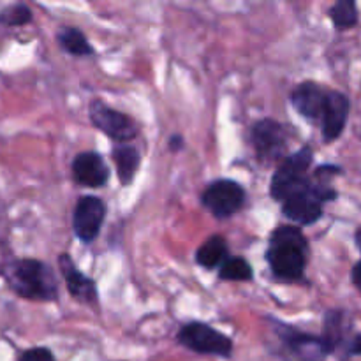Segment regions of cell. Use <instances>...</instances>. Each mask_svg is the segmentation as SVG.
I'll return each mask as SVG.
<instances>
[{"label":"cell","mask_w":361,"mask_h":361,"mask_svg":"<svg viewBox=\"0 0 361 361\" xmlns=\"http://www.w3.org/2000/svg\"><path fill=\"white\" fill-rule=\"evenodd\" d=\"M0 277L20 298L32 302H55L59 298L55 271L41 259L13 257L0 267Z\"/></svg>","instance_id":"6da1fadb"},{"label":"cell","mask_w":361,"mask_h":361,"mask_svg":"<svg viewBox=\"0 0 361 361\" xmlns=\"http://www.w3.org/2000/svg\"><path fill=\"white\" fill-rule=\"evenodd\" d=\"M309 240L296 226H281L271 233L268 242L267 261L279 281L296 282L305 275L309 261Z\"/></svg>","instance_id":"7a4b0ae2"},{"label":"cell","mask_w":361,"mask_h":361,"mask_svg":"<svg viewBox=\"0 0 361 361\" xmlns=\"http://www.w3.org/2000/svg\"><path fill=\"white\" fill-rule=\"evenodd\" d=\"M337 200V190L328 183L326 176L314 173L309 182L293 192L282 203L284 217L300 226H310L323 217L324 203Z\"/></svg>","instance_id":"3957f363"},{"label":"cell","mask_w":361,"mask_h":361,"mask_svg":"<svg viewBox=\"0 0 361 361\" xmlns=\"http://www.w3.org/2000/svg\"><path fill=\"white\" fill-rule=\"evenodd\" d=\"M314 161V152L310 147H302L295 154L288 155L275 169L270 183V196L277 203H284L293 192L302 189L309 182V169Z\"/></svg>","instance_id":"277c9868"},{"label":"cell","mask_w":361,"mask_h":361,"mask_svg":"<svg viewBox=\"0 0 361 361\" xmlns=\"http://www.w3.org/2000/svg\"><path fill=\"white\" fill-rule=\"evenodd\" d=\"M176 341L180 345L197 353V355L219 356V358H229L233 353V341L228 335L221 334L212 328L210 324L192 321L183 324L178 330Z\"/></svg>","instance_id":"5b68a950"},{"label":"cell","mask_w":361,"mask_h":361,"mask_svg":"<svg viewBox=\"0 0 361 361\" xmlns=\"http://www.w3.org/2000/svg\"><path fill=\"white\" fill-rule=\"evenodd\" d=\"M247 200V192L238 182L229 178L215 180L204 189L201 203L217 219H228L238 214Z\"/></svg>","instance_id":"8992f818"},{"label":"cell","mask_w":361,"mask_h":361,"mask_svg":"<svg viewBox=\"0 0 361 361\" xmlns=\"http://www.w3.org/2000/svg\"><path fill=\"white\" fill-rule=\"evenodd\" d=\"M90 122L115 143H129L137 136V126L129 115L113 109L101 99H92L88 108Z\"/></svg>","instance_id":"52a82bcc"},{"label":"cell","mask_w":361,"mask_h":361,"mask_svg":"<svg viewBox=\"0 0 361 361\" xmlns=\"http://www.w3.org/2000/svg\"><path fill=\"white\" fill-rule=\"evenodd\" d=\"M250 143L257 159L264 164L284 157L288 148V130L284 123L274 118H263L250 129Z\"/></svg>","instance_id":"ba28073f"},{"label":"cell","mask_w":361,"mask_h":361,"mask_svg":"<svg viewBox=\"0 0 361 361\" xmlns=\"http://www.w3.org/2000/svg\"><path fill=\"white\" fill-rule=\"evenodd\" d=\"M106 204L97 196H81L73 212V231L81 243H92L101 233Z\"/></svg>","instance_id":"9c48e42d"},{"label":"cell","mask_w":361,"mask_h":361,"mask_svg":"<svg viewBox=\"0 0 361 361\" xmlns=\"http://www.w3.org/2000/svg\"><path fill=\"white\" fill-rule=\"evenodd\" d=\"M279 337L286 344V348L302 361H324L328 355H331L330 345L323 337L305 334L296 328L288 326L284 323H277Z\"/></svg>","instance_id":"30bf717a"},{"label":"cell","mask_w":361,"mask_h":361,"mask_svg":"<svg viewBox=\"0 0 361 361\" xmlns=\"http://www.w3.org/2000/svg\"><path fill=\"white\" fill-rule=\"evenodd\" d=\"M74 182L83 187L97 189L104 187L109 178V169L106 161L97 152H81L73 159L71 164Z\"/></svg>","instance_id":"8fae6325"},{"label":"cell","mask_w":361,"mask_h":361,"mask_svg":"<svg viewBox=\"0 0 361 361\" xmlns=\"http://www.w3.org/2000/svg\"><path fill=\"white\" fill-rule=\"evenodd\" d=\"M349 111H351V102L348 95L338 90H326V102H324L323 118H321L324 141L330 143L341 137L348 123Z\"/></svg>","instance_id":"7c38bea8"},{"label":"cell","mask_w":361,"mask_h":361,"mask_svg":"<svg viewBox=\"0 0 361 361\" xmlns=\"http://www.w3.org/2000/svg\"><path fill=\"white\" fill-rule=\"evenodd\" d=\"M59 268L63 277V282L67 286V291L71 293L74 300L85 303V305H95L97 303L99 295L94 281L78 270V267L74 264L73 257L69 254H60Z\"/></svg>","instance_id":"4fadbf2b"},{"label":"cell","mask_w":361,"mask_h":361,"mask_svg":"<svg viewBox=\"0 0 361 361\" xmlns=\"http://www.w3.org/2000/svg\"><path fill=\"white\" fill-rule=\"evenodd\" d=\"M324 102H326V90L316 81H303L293 90L291 104L295 106L296 111L307 120L323 118Z\"/></svg>","instance_id":"5bb4252c"},{"label":"cell","mask_w":361,"mask_h":361,"mask_svg":"<svg viewBox=\"0 0 361 361\" xmlns=\"http://www.w3.org/2000/svg\"><path fill=\"white\" fill-rule=\"evenodd\" d=\"M111 159L116 166V176L123 187L130 185L140 168V150L130 143H115L111 150Z\"/></svg>","instance_id":"9a60e30c"},{"label":"cell","mask_w":361,"mask_h":361,"mask_svg":"<svg viewBox=\"0 0 361 361\" xmlns=\"http://www.w3.org/2000/svg\"><path fill=\"white\" fill-rule=\"evenodd\" d=\"M228 242L222 236L214 235L196 250V263L204 270H215L221 268L222 263L228 259Z\"/></svg>","instance_id":"2e32d148"},{"label":"cell","mask_w":361,"mask_h":361,"mask_svg":"<svg viewBox=\"0 0 361 361\" xmlns=\"http://www.w3.org/2000/svg\"><path fill=\"white\" fill-rule=\"evenodd\" d=\"M56 42L60 44V48L63 51L71 53L74 56H88L94 55V48L88 42L87 35L76 27H63L62 30H59L56 34Z\"/></svg>","instance_id":"e0dca14e"},{"label":"cell","mask_w":361,"mask_h":361,"mask_svg":"<svg viewBox=\"0 0 361 361\" xmlns=\"http://www.w3.org/2000/svg\"><path fill=\"white\" fill-rule=\"evenodd\" d=\"M345 331V314L342 310H328L324 316L323 335L321 337L330 345L331 353L338 348Z\"/></svg>","instance_id":"ac0fdd59"},{"label":"cell","mask_w":361,"mask_h":361,"mask_svg":"<svg viewBox=\"0 0 361 361\" xmlns=\"http://www.w3.org/2000/svg\"><path fill=\"white\" fill-rule=\"evenodd\" d=\"M252 267H250L249 261H247L245 257L229 256L228 259L222 263V267L219 268V279H222V281L249 282L252 281Z\"/></svg>","instance_id":"d6986e66"},{"label":"cell","mask_w":361,"mask_h":361,"mask_svg":"<svg viewBox=\"0 0 361 361\" xmlns=\"http://www.w3.org/2000/svg\"><path fill=\"white\" fill-rule=\"evenodd\" d=\"M330 18L334 25L341 30L351 28L358 23V9L353 0H338L330 9Z\"/></svg>","instance_id":"ffe728a7"},{"label":"cell","mask_w":361,"mask_h":361,"mask_svg":"<svg viewBox=\"0 0 361 361\" xmlns=\"http://www.w3.org/2000/svg\"><path fill=\"white\" fill-rule=\"evenodd\" d=\"M34 18L27 4H11L0 9V25L4 27H25Z\"/></svg>","instance_id":"44dd1931"},{"label":"cell","mask_w":361,"mask_h":361,"mask_svg":"<svg viewBox=\"0 0 361 361\" xmlns=\"http://www.w3.org/2000/svg\"><path fill=\"white\" fill-rule=\"evenodd\" d=\"M18 361H55V356L48 348H30L21 353Z\"/></svg>","instance_id":"7402d4cb"},{"label":"cell","mask_w":361,"mask_h":361,"mask_svg":"<svg viewBox=\"0 0 361 361\" xmlns=\"http://www.w3.org/2000/svg\"><path fill=\"white\" fill-rule=\"evenodd\" d=\"M168 147H169V150L171 152H180L183 148V137L180 136V134H175V136H171V140L168 141Z\"/></svg>","instance_id":"603a6c76"},{"label":"cell","mask_w":361,"mask_h":361,"mask_svg":"<svg viewBox=\"0 0 361 361\" xmlns=\"http://www.w3.org/2000/svg\"><path fill=\"white\" fill-rule=\"evenodd\" d=\"M351 277H353V282H355L356 288H358L360 291H361V261H360V263L355 264V268H353Z\"/></svg>","instance_id":"cb8c5ba5"},{"label":"cell","mask_w":361,"mask_h":361,"mask_svg":"<svg viewBox=\"0 0 361 361\" xmlns=\"http://www.w3.org/2000/svg\"><path fill=\"white\" fill-rule=\"evenodd\" d=\"M349 355H358L361 356V335H358V337L353 341L351 348H349Z\"/></svg>","instance_id":"d4e9b609"},{"label":"cell","mask_w":361,"mask_h":361,"mask_svg":"<svg viewBox=\"0 0 361 361\" xmlns=\"http://www.w3.org/2000/svg\"><path fill=\"white\" fill-rule=\"evenodd\" d=\"M356 245H358L360 252H361V228L356 231Z\"/></svg>","instance_id":"484cf974"}]
</instances>
